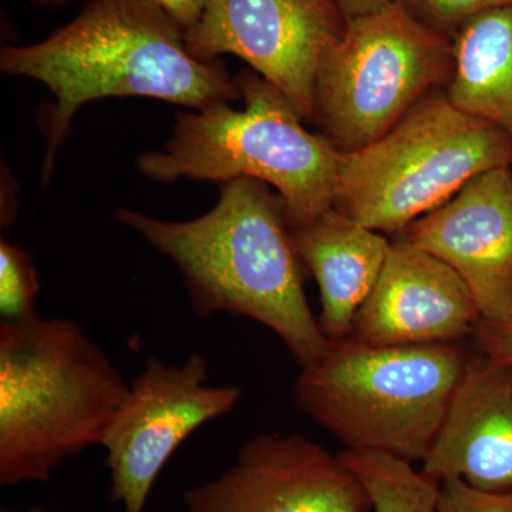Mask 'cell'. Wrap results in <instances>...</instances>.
Segmentation results:
<instances>
[{"mask_svg":"<svg viewBox=\"0 0 512 512\" xmlns=\"http://www.w3.org/2000/svg\"><path fill=\"white\" fill-rule=\"evenodd\" d=\"M480 320L463 279L437 256L399 237L357 312L350 338L377 346L464 342Z\"/></svg>","mask_w":512,"mask_h":512,"instance_id":"12","label":"cell"},{"mask_svg":"<svg viewBox=\"0 0 512 512\" xmlns=\"http://www.w3.org/2000/svg\"><path fill=\"white\" fill-rule=\"evenodd\" d=\"M208 362L191 353L183 363L148 357L128 384L126 399L101 447L110 474V503L124 512H144L161 471L192 433L234 412L237 386H211Z\"/></svg>","mask_w":512,"mask_h":512,"instance_id":"8","label":"cell"},{"mask_svg":"<svg viewBox=\"0 0 512 512\" xmlns=\"http://www.w3.org/2000/svg\"><path fill=\"white\" fill-rule=\"evenodd\" d=\"M470 340L478 352L512 363V322L497 323L481 319Z\"/></svg>","mask_w":512,"mask_h":512,"instance_id":"20","label":"cell"},{"mask_svg":"<svg viewBox=\"0 0 512 512\" xmlns=\"http://www.w3.org/2000/svg\"><path fill=\"white\" fill-rule=\"evenodd\" d=\"M0 70L43 83L55 97L39 113L47 147L43 184L84 104L133 96L204 110L241 99L224 66L192 56L180 26L148 0H90L42 42L3 46Z\"/></svg>","mask_w":512,"mask_h":512,"instance_id":"2","label":"cell"},{"mask_svg":"<svg viewBox=\"0 0 512 512\" xmlns=\"http://www.w3.org/2000/svg\"><path fill=\"white\" fill-rule=\"evenodd\" d=\"M184 512H370L340 454L301 434H259L220 476L185 491Z\"/></svg>","mask_w":512,"mask_h":512,"instance_id":"10","label":"cell"},{"mask_svg":"<svg viewBox=\"0 0 512 512\" xmlns=\"http://www.w3.org/2000/svg\"><path fill=\"white\" fill-rule=\"evenodd\" d=\"M420 468L439 483L512 494V363L474 348Z\"/></svg>","mask_w":512,"mask_h":512,"instance_id":"13","label":"cell"},{"mask_svg":"<svg viewBox=\"0 0 512 512\" xmlns=\"http://www.w3.org/2000/svg\"><path fill=\"white\" fill-rule=\"evenodd\" d=\"M473 350L464 342L377 346L330 339L301 367L296 406L346 450L423 463Z\"/></svg>","mask_w":512,"mask_h":512,"instance_id":"4","label":"cell"},{"mask_svg":"<svg viewBox=\"0 0 512 512\" xmlns=\"http://www.w3.org/2000/svg\"><path fill=\"white\" fill-rule=\"evenodd\" d=\"M252 178L221 184L220 200L202 217L163 221L117 210L116 220L170 259L198 318L217 313L261 323L284 342L299 366L329 348L306 299L303 266L285 202Z\"/></svg>","mask_w":512,"mask_h":512,"instance_id":"1","label":"cell"},{"mask_svg":"<svg viewBox=\"0 0 512 512\" xmlns=\"http://www.w3.org/2000/svg\"><path fill=\"white\" fill-rule=\"evenodd\" d=\"M128 384L74 320L0 322V485L49 483L101 446Z\"/></svg>","mask_w":512,"mask_h":512,"instance_id":"3","label":"cell"},{"mask_svg":"<svg viewBox=\"0 0 512 512\" xmlns=\"http://www.w3.org/2000/svg\"><path fill=\"white\" fill-rule=\"evenodd\" d=\"M346 20L375 12L386 6L387 0H333Z\"/></svg>","mask_w":512,"mask_h":512,"instance_id":"22","label":"cell"},{"mask_svg":"<svg viewBox=\"0 0 512 512\" xmlns=\"http://www.w3.org/2000/svg\"><path fill=\"white\" fill-rule=\"evenodd\" d=\"M30 2L42 6H62L66 5V3L69 2V0H30Z\"/></svg>","mask_w":512,"mask_h":512,"instance_id":"23","label":"cell"},{"mask_svg":"<svg viewBox=\"0 0 512 512\" xmlns=\"http://www.w3.org/2000/svg\"><path fill=\"white\" fill-rule=\"evenodd\" d=\"M437 512H512V494H493L476 490L460 480L440 485Z\"/></svg>","mask_w":512,"mask_h":512,"instance_id":"19","label":"cell"},{"mask_svg":"<svg viewBox=\"0 0 512 512\" xmlns=\"http://www.w3.org/2000/svg\"><path fill=\"white\" fill-rule=\"evenodd\" d=\"M289 227L303 266L318 282L320 328L329 339L349 338L392 242L333 207Z\"/></svg>","mask_w":512,"mask_h":512,"instance_id":"14","label":"cell"},{"mask_svg":"<svg viewBox=\"0 0 512 512\" xmlns=\"http://www.w3.org/2000/svg\"><path fill=\"white\" fill-rule=\"evenodd\" d=\"M399 235L463 279L481 319L512 322V164L477 175Z\"/></svg>","mask_w":512,"mask_h":512,"instance_id":"11","label":"cell"},{"mask_svg":"<svg viewBox=\"0 0 512 512\" xmlns=\"http://www.w3.org/2000/svg\"><path fill=\"white\" fill-rule=\"evenodd\" d=\"M453 50L448 100L512 138V5L468 20L454 36Z\"/></svg>","mask_w":512,"mask_h":512,"instance_id":"15","label":"cell"},{"mask_svg":"<svg viewBox=\"0 0 512 512\" xmlns=\"http://www.w3.org/2000/svg\"><path fill=\"white\" fill-rule=\"evenodd\" d=\"M346 23L333 0H208L185 43L201 62L244 60L312 121L316 73Z\"/></svg>","mask_w":512,"mask_h":512,"instance_id":"9","label":"cell"},{"mask_svg":"<svg viewBox=\"0 0 512 512\" xmlns=\"http://www.w3.org/2000/svg\"><path fill=\"white\" fill-rule=\"evenodd\" d=\"M39 275L29 251L0 241V318L19 323L35 318Z\"/></svg>","mask_w":512,"mask_h":512,"instance_id":"17","label":"cell"},{"mask_svg":"<svg viewBox=\"0 0 512 512\" xmlns=\"http://www.w3.org/2000/svg\"><path fill=\"white\" fill-rule=\"evenodd\" d=\"M453 40L392 3L348 20L313 83L312 121L339 153L393 130L431 93L446 90Z\"/></svg>","mask_w":512,"mask_h":512,"instance_id":"7","label":"cell"},{"mask_svg":"<svg viewBox=\"0 0 512 512\" xmlns=\"http://www.w3.org/2000/svg\"><path fill=\"white\" fill-rule=\"evenodd\" d=\"M507 164L512 138L439 90L386 136L342 154L333 208L380 234H400L477 175Z\"/></svg>","mask_w":512,"mask_h":512,"instance_id":"6","label":"cell"},{"mask_svg":"<svg viewBox=\"0 0 512 512\" xmlns=\"http://www.w3.org/2000/svg\"><path fill=\"white\" fill-rule=\"evenodd\" d=\"M235 80L244 109L218 103L178 114L164 150L138 158L137 170L158 183L262 181L281 195L289 225L332 208L342 153L303 126L292 101L254 70Z\"/></svg>","mask_w":512,"mask_h":512,"instance_id":"5","label":"cell"},{"mask_svg":"<svg viewBox=\"0 0 512 512\" xmlns=\"http://www.w3.org/2000/svg\"><path fill=\"white\" fill-rule=\"evenodd\" d=\"M173 19L184 33L194 28L204 13L208 0H148Z\"/></svg>","mask_w":512,"mask_h":512,"instance_id":"21","label":"cell"},{"mask_svg":"<svg viewBox=\"0 0 512 512\" xmlns=\"http://www.w3.org/2000/svg\"><path fill=\"white\" fill-rule=\"evenodd\" d=\"M339 454L362 481L373 512H437L441 483L414 463L370 451Z\"/></svg>","mask_w":512,"mask_h":512,"instance_id":"16","label":"cell"},{"mask_svg":"<svg viewBox=\"0 0 512 512\" xmlns=\"http://www.w3.org/2000/svg\"><path fill=\"white\" fill-rule=\"evenodd\" d=\"M404 10L421 25L450 37L464 25L487 10L512 5V0H387Z\"/></svg>","mask_w":512,"mask_h":512,"instance_id":"18","label":"cell"},{"mask_svg":"<svg viewBox=\"0 0 512 512\" xmlns=\"http://www.w3.org/2000/svg\"><path fill=\"white\" fill-rule=\"evenodd\" d=\"M8 512H12V511H8ZM13 512H18V511H13ZM22 512H43V508H32V510L22 511Z\"/></svg>","mask_w":512,"mask_h":512,"instance_id":"24","label":"cell"}]
</instances>
